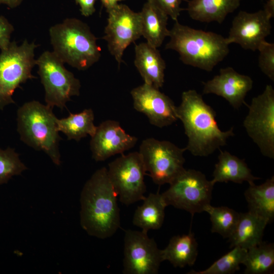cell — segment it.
I'll return each instance as SVG.
<instances>
[{"mask_svg":"<svg viewBox=\"0 0 274 274\" xmlns=\"http://www.w3.org/2000/svg\"><path fill=\"white\" fill-rule=\"evenodd\" d=\"M177 114L188 137L185 149L194 156H208L220 149L230 137L234 135L233 127L226 131L219 128L216 112L195 90L182 93Z\"/></svg>","mask_w":274,"mask_h":274,"instance_id":"obj_1","label":"cell"},{"mask_svg":"<svg viewBox=\"0 0 274 274\" xmlns=\"http://www.w3.org/2000/svg\"><path fill=\"white\" fill-rule=\"evenodd\" d=\"M117 197L107 168L96 170L85 183L80 195V224L88 234L105 239L120 228Z\"/></svg>","mask_w":274,"mask_h":274,"instance_id":"obj_2","label":"cell"},{"mask_svg":"<svg viewBox=\"0 0 274 274\" xmlns=\"http://www.w3.org/2000/svg\"><path fill=\"white\" fill-rule=\"evenodd\" d=\"M166 49L176 51L185 64L211 72L229 52L227 38L212 32L196 29L175 21L169 30Z\"/></svg>","mask_w":274,"mask_h":274,"instance_id":"obj_3","label":"cell"},{"mask_svg":"<svg viewBox=\"0 0 274 274\" xmlns=\"http://www.w3.org/2000/svg\"><path fill=\"white\" fill-rule=\"evenodd\" d=\"M53 52L65 63L85 71L97 62L101 49L88 25L75 18H66L49 29Z\"/></svg>","mask_w":274,"mask_h":274,"instance_id":"obj_4","label":"cell"},{"mask_svg":"<svg viewBox=\"0 0 274 274\" xmlns=\"http://www.w3.org/2000/svg\"><path fill=\"white\" fill-rule=\"evenodd\" d=\"M52 109L37 100L24 103L17 110V131L26 145L43 151L55 165H60L59 144L61 139Z\"/></svg>","mask_w":274,"mask_h":274,"instance_id":"obj_5","label":"cell"},{"mask_svg":"<svg viewBox=\"0 0 274 274\" xmlns=\"http://www.w3.org/2000/svg\"><path fill=\"white\" fill-rule=\"evenodd\" d=\"M38 45L23 41L20 45L15 41L2 50L0 53V110L15 104V90L28 80L37 78L31 74L36 65L35 50Z\"/></svg>","mask_w":274,"mask_h":274,"instance_id":"obj_6","label":"cell"},{"mask_svg":"<svg viewBox=\"0 0 274 274\" xmlns=\"http://www.w3.org/2000/svg\"><path fill=\"white\" fill-rule=\"evenodd\" d=\"M53 52L46 51L36 59L39 74L45 91L46 105L63 110L71 97L79 96L81 83Z\"/></svg>","mask_w":274,"mask_h":274,"instance_id":"obj_7","label":"cell"},{"mask_svg":"<svg viewBox=\"0 0 274 274\" xmlns=\"http://www.w3.org/2000/svg\"><path fill=\"white\" fill-rule=\"evenodd\" d=\"M169 184L161 194L167 207L172 206L193 216L211 204L214 184L200 171L185 168Z\"/></svg>","mask_w":274,"mask_h":274,"instance_id":"obj_8","label":"cell"},{"mask_svg":"<svg viewBox=\"0 0 274 274\" xmlns=\"http://www.w3.org/2000/svg\"><path fill=\"white\" fill-rule=\"evenodd\" d=\"M186 150L169 141L150 138L142 141L139 153L146 172L154 183L160 186L170 184L185 169Z\"/></svg>","mask_w":274,"mask_h":274,"instance_id":"obj_9","label":"cell"},{"mask_svg":"<svg viewBox=\"0 0 274 274\" xmlns=\"http://www.w3.org/2000/svg\"><path fill=\"white\" fill-rule=\"evenodd\" d=\"M108 175L120 202L128 206L146 196V171L139 152L122 154L108 165Z\"/></svg>","mask_w":274,"mask_h":274,"instance_id":"obj_10","label":"cell"},{"mask_svg":"<svg viewBox=\"0 0 274 274\" xmlns=\"http://www.w3.org/2000/svg\"><path fill=\"white\" fill-rule=\"evenodd\" d=\"M243 126L261 154L274 158V89L267 85L263 92L253 97Z\"/></svg>","mask_w":274,"mask_h":274,"instance_id":"obj_11","label":"cell"},{"mask_svg":"<svg viewBox=\"0 0 274 274\" xmlns=\"http://www.w3.org/2000/svg\"><path fill=\"white\" fill-rule=\"evenodd\" d=\"M107 12L108 23L103 39L119 66L126 48L142 36L140 14L119 4Z\"/></svg>","mask_w":274,"mask_h":274,"instance_id":"obj_12","label":"cell"},{"mask_svg":"<svg viewBox=\"0 0 274 274\" xmlns=\"http://www.w3.org/2000/svg\"><path fill=\"white\" fill-rule=\"evenodd\" d=\"M163 261L161 250L147 232L128 229L124 239V274H157Z\"/></svg>","mask_w":274,"mask_h":274,"instance_id":"obj_13","label":"cell"},{"mask_svg":"<svg viewBox=\"0 0 274 274\" xmlns=\"http://www.w3.org/2000/svg\"><path fill=\"white\" fill-rule=\"evenodd\" d=\"M130 94L134 109L145 114L152 125L162 128L178 120L174 101L159 89L144 83Z\"/></svg>","mask_w":274,"mask_h":274,"instance_id":"obj_14","label":"cell"},{"mask_svg":"<svg viewBox=\"0 0 274 274\" xmlns=\"http://www.w3.org/2000/svg\"><path fill=\"white\" fill-rule=\"evenodd\" d=\"M271 18L263 10L249 13L240 11L233 18L227 38L245 50L255 51L270 34Z\"/></svg>","mask_w":274,"mask_h":274,"instance_id":"obj_15","label":"cell"},{"mask_svg":"<svg viewBox=\"0 0 274 274\" xmlns=\"http://www.w3.org/2000/svg\"><path fill=\"white\" fill-rule=\"evenodd\" d=\"M138 138L128 134L116 121L108 120L96 127L90 142L92 157L102 161L133 148Z\"/></svg>","mask_w":274,"mask_h":274,"instance_id":"obj_16","label":"cell"},{"mask_svg":"<svg viewBox=\"0 0 274 274\" xmlns=\"http://www.w3.org/2000/svg\"><path fill=\"white\" fill-rule=\"evenodd\" d=\"M248 76L237 73L231 67L220 70L219 74L203 82L202 94H214L225 99L235 109L245 102V97L253 87Z\"/></svg>","mask_w":274,"mask_h":274,"instance_id":"obj_17","label":"cell"},{"mask_svg":"<svg viewBox=\"0 0 274 274\" xmlns=\"http://www.w3.org/2000/svg\"><path fill=\"white\" fill-rule=\"evenodd\" d=\"M134 65L144 83L159 89L164 82L165 61L159 51L147 42L135 47Z\"/></svg>","mask_w":274,"mask_h":274,"instance_id":"obj_18","label":"cell"},{"mask_svg":"<svg viewBox=\"0 0 274 274\" xmlns=\"http://www.w3.org/2000/svg\"><path fill=\"white\" fill-rule=\"evenodd\" d=\"M220 150L218 161L215 165L212 183L228 182L241 184L247 182L249 184L260 178L253 175L251 170L243 159L230 154L226 151Z\"/></svg>","mask_w":274,"mask_h":274,"instance_id":"obj_19","label":"cell"},{"mask_svg":"<svg viewBox=\"0 0 274 274\" xmlns=\"http://www.w3.org/2000/svg\"><path fill=\"white\" fill-rule=\"evenodd\" d=\"M267 221L250 212L239 213L236 227L228 238L230 248L238 246L247 250L262 242Z\"/></svg>","mask_w":274,"mask_h":274,"instance_id":"obj_20","label":"cell"},{"mask_svg":"<svg viewBox=\"0 0 274 274\" xmlns=\"http://www.w3.org/2000/svg\"><path fill=\"white\" fill-rule=\"evenodd\" d=\"M142 36L147 43L155 47H159L169 30L167 27L168 16L153 4L147 2L140 12Z\"/></svg>","mask_w":274,"mask_h":274,"instance_id":"obj_21","label":"cell"},{"mask_svg":"<svg viewBox=\"0 0 274 274\" xmlns=\"http://www.w3.org/2000/svg\"><path fill=\"white\" fill-rule=\"evenodd\" d=\"M240 2L241 0H190L187 11L194 20L221 23L239 7Z\"/></svg>","mask_w":274,"mask_h":274,"instance_id":"obj_22","label":"cell"},{"mask_svg":"<svg viewBox=\"0 0 274 274\" xmlns=\"http://www.w3.org/2000/svg\"><path fill=\"white\" fill-rule=\"evenodd\" d=\"M249 185L244 193L248 211L271 223L274 219V177L259 185L254 183Z\"/></svg>","mask_w":274,"mask_h":274,"instance_id":"obj_23","label":"cell"},{"mask_svg":"<svg viewBox=\"0 0 274 274\" xmlns=\"http://www.w3.org/2000/svg\"><path fill=\"white\" fill-rule=\"evenodd\" d=\"M163 261H168L175 267L193 265L198 255V244L191 232L173 236L167 246L161 250Z\"/></svg>","mask_w":274,"mask_h":274,"instance_id":"obj_24","label":"cell"},{"mask_svg":"<svg viewBox=\"0 0 274 274\" xmlns=\"http://www.w3.org/2000/svg\"><path fill=\"white\" fill-rule=\"evenodd\" d=\"M138 207L133 216V225L148 232L149 230L159 229L163 223L165 208L167 207L161 194L150 193Z\"/></svg>","mask_w":274,"mask_h":274,"instance_id":"obj_25","label":"cell"},{"mask_svg":"<svg viewBox=\"0 0 274 274\" xmlns=\"http://www.w3.org/2000/svg\"><path fill=\"white\" fill-rule=\"evenodd\" d=\"M94 119L91 109H86L78 113H70L66 118L57 119V130L63 132L67 140L79 142L87 135H93L97 127L94 124Z\"/></svg>","mask_w":274,"mask_h":274,"instance_id":"obj_26","label":"cell"},{"mask_svg":"<svg viewBox=\"0 0 274 274\" xmlns=\"http://www.w3.org/2000/svg\"><path fill=\"white\" fill-rule=\"evenodd\" d=\"M246 274H264L271 273L274 267V245L262 242L247 250L243 263Z\"/></svg>","mask_w":274,"mask_h":274,"instance_id":"obj_27","label":"cell"},{"mask_svg":"<svg viewBox=\"0 0 274 274\" xmlns=\"http://www.w3.org/2000/svg\"><path fill=\"white\" fill-rule=\"evenodd\" d=\"M210 216L211 232L217 233L224 238H229L233 232L239 217V213L227 207L208 206L204 210Z\"/></svg>","mask_w":274,"mask_h":274,"instance_id":"obj_28","label":"cell"},{"mask_svg":"<svg viewBox=\"0 0 274 274\" xmlns=\"http://www.w3.org/2000/svg\"><path fill=\"white\" fill-rule=\"evenodd\" d=\"M247 253V250L238 246L222 256L210 266L200 271L192 270L188 274H231L239 269Z\"/></svg>","mask_w":274,"mask_h":274,"instance_id":"obj_29","label":"cell"},{"mask_svg":"<svg viewBox=\"0 0 274 274\" xmlns=\"http://www.w3.org/2000/svg\"><path fill=\"white\" fill-rule=\"evenodd\" d=\"M27 169L14 149L0 148V185L7 183L12 177L21 175Z\"/></svg>","mask_w":274,"mask_h":274,"instance_id":"obj_30","label":"cell"},{"mask_svg":"<svg viewBox=\"0 0 274 274\" xmlns=\"http://www.w3.org/2000/svg\"><path fill=\"white\" fill-rule=\"evenodd\" d=\"M258 66L261 72L274 81V44L264 41L258 48Z\"/></svg>","mask_w":274,"mask_h":274,"instance_id":"obj_31","label":"cell"},{"mask_svg":"<svg viewBox=\"0 0 274 274\" xmlns=\"http://www.w3.org/2000/svg\"><path fill=\"white\" fill-rule=\"evenodd\" d=\"M153 4L173 20L177 21L182 9L181 4L182 0H147Z\"/></svg>","mask_w":274,"mask_h":274,"instance_id":"obj_32","label":"cell"},{"mask_svg":"<svg viewBox=\"0 0 274 274\" xmlns=\"http://www.w3.org/2000/svg\"><path fill=\"white\" fill-rule=\"evenodd\" d=\"M14 28L3 16H0V49L6 48L10 43V38Z\"/></svg>","mask_w":274,"mask_h":274,"instance_id":"obj_33","label":"cell"},{"mask_svg":"<svg viewBox=\"0 0 274 274\" xmlns=\"http://www.w3.org/2000/svg\"><path fill=\"white\" fill-rule=\"evenodd\" d=\"M96 0H75L79 5L81 14L85 17L92 15L95 11V3Z\"/></svg>","mask_w":274,"mask_h":274,"instance_id":"obj_34","label":"cell"},{"mask_svg":"<svg viewBox=\"0 0 274 274\" xmlns=\"http://www.w3.org/2000/svg\"><path fill=\"white\" fill-rule=\"evenodd\" d=\"M271 19L274 17V0H267L263 9Z\"/></svg>","mask_w":274,"mask_h":274,"instance_id":"obj_35","label":"cell"},{"mask_svg":"<svg viewBox=\"0 0 274 274\" xmlns=\"http://www.w3.org/2000/svg\"><path fill=\"white\" fill-rule=\"evenodd\" d=\"M102 6L105 8L106 11L114 8L118 4V2L125 0H100Z\"/></svg>","mask_w":274,"mask_h":274,"instance_id":"obj_36","label":"cell"},{"mask_svg":"<svg viewBox=\"0 0 274 274\" xmlns=\"http://www.w3.org/2000/svg\"><path fill=\"white\" fill-rule=\"evenodd\" d=\"M23 0H0V4H5L10 8L19 6Z\"/></svg>","mask_w":274,"mask_h":274,"instance_id":"obj_37","label":"cell"}]
</instances>
